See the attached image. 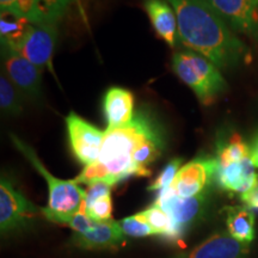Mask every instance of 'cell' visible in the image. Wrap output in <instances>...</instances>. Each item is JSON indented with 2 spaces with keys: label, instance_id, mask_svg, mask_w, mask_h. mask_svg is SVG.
Wrapping results in <instances>:
<instances>
[{
  "label": "cell",
  "instance_id": "obj_3",
  "mask_svg": "<svg viewBox=\"0 0 258 258\" xmlns=\"http://www.w3.org/2000/svg\"><path fill=\"white\" fill-rule=\"evenodd\" d=\"M10 138L15 146L23 153L24 157H27L31 165L47 180L49 189V203L47 208L42 209V214L57 224L69 225L71 219L85 203L86 190L80 188L76 180H62L50 175L38 159L35 151L28 144L15 134H10Z\"/></svg>",
  "mask_w": 258,
  "mask_h": 258
},
{
  "label": "cell",
  "instance_id": "obj_14",
  "mask_svg": "<svg viewBox=\"0 0 258 258\" xmlns=\"http://www.w3.org/2000/svg\"><path fill=\"white\" fill-rule=\"evenodd\" d=\"M106 131L128 124L134 117V95L129 90L110 88L103 97Z\"/></svg>",
  "mask_w": 258,
  "mask_h": 258
},
{
  "label": "cell",
  "instance_id": "obj_4",
  "mask_svg": "<svg viewBox=\"0 0 258 258\" xmlns=\"http://www.w3.org/2000/svg\"><path fill=\"white\" fill-rule=\"evenodd\" d=\"M176 76L195 92L200 102L211 104L227 88L220 70L205 56L192 50L178 51L172 57Z\"/></svg>",
  "mask_w": 258,
  "mask_h": 258
},
{
  "label": "cell",
  "instance_id": "obj_18",
  "mask_svg": "<svg viewBox=\"0 0 258 258\" xmlns=\"http://www.w3.org/2000/svg\"><path fill=\"white\" fill-rule=\"evenodd\" d=\"M228 232L232 237L249 244L254 237V215L247 207H227Z\"/></svg>",
  "mask_w": 258,
  "mask_h": 258
},
{
  "label": "cell",
  "instance_id": "obj_23",
  "mask_svg": "<svg viewBox=\"0 0 258 258\" xmlns=\"http://www.w3.org/2000/svg\"><path fill=\"white\" fill-rule=\"evenodd\" d=\"M120 225L122 227V231L124 232V234L129 235V237L141 238L154 234L151 226L147 224V221L145 220L141 213L123 219L120 222Z\"/></svg>",
  "mask_w": 258,
  "mask_h": 258
},
{
  "label": "cell",
  "instance_id": "obj_24",
  "mask_svg": "<svg viewBox=\"0 0 258 258\" xmlns=\"http://www.w3.org/2000/svg\"><path fill=\"white\" fill-rule=\"evenodd\" d=\"M180 165H182V159L180 158H175L170 161L167 165L164 167L163 171L159 173V176L157 177L156 180L148 186L150 190H156V191H164V190L169 189L171 184L175 180L177 173L180 169Z\"/></svg>",
  "mask_w": 258,
  "mask_h": 258
},
{
  "label": "cell",
  "instance_id": "obj_21",
  "mask_svg": "<svg viewBox=\"0 0 258 258\" xmlns=\"http://www.w3.org/2000/svg\"><path fill=\"white\" fill-rule=\"evenodd\" d=\"M250 158V146L241 139L239 134L234 133L218 151V165L224 166Z\"/></svg>",
  "mask_w": 258,
  "mask_h": 258
},
{
  "label": "cell",
  "instance_id": "obj_17",
  "mask_svg": "<svg viewBox=\"0 0 258 258\" xmlns=\"http://www.w3.org/2000/svg\"><path fill=\"white\" fill-rule=\"evenodd\" d=\"M145 10L157 35L171 48L175 47L178 37V25L173 9L166 0H145Z\"/></svg>",
  "mask_w": 258,
  "mask_h": 258
},
{
  "label": "cell",
  "instance_id": "obj_16",
  "mask_svg": "<svg viewBox=\"0 0 258 258\" xmlns=\"http://www.w3.org/2000/svg\"><path fill=\"white\" fill-rule=\"evenodd\" d=\"M249 244L237 240L231 234L217 233L202 241L184 258H244Z\"/></svg>",
  "mask_w": 258,
  "mask_h": 258
},
{
  "label": "cell",
  "instance_id": "obj_26",
  "mask_svg": "<svg viewBox=\"0 0 258 258\" xmlns=\"http://www.w3.org/2000/svg\"><path fill=\"white\" fill-rule=\"evenodd\" d=\"M93 224H95V221L89 217L85 208V203H84V206L79 209V212L76 213L74 217L71 219L69 225L73 228V231L76 232L77 234H83L85 233L86 231H89L93 226Z\"/></svg>",
  "mask_w": 258,
  "mask_h": 258
},
{
  "label": "cell",
  "instance_id": "obj_1",
  "mask_svg": "<svg viewBox=\"0 0 258 258\" xmlns=\"http://www.w3.org/2000/svg\"><path fill=\"white\" fill-rule=\"evenodd\" d=\"M166 2L176 14L178 40L189 50L205 56L219 70L234 69L249 55L243 41L207 0Z\"/></svg>",
  "mask_w": 258,
  "mask_h": 258
},
{
  "label": "cell",
  "instance_id": "obj_9",
  "mask_svg": "<svg viewBox=\"0 0 258 258\" xmlns=\"http://www.w3.org/2000/svg\"><path fill=\"white\" fill-rule=\"evenodd\" d=\"M70 0H0L5 14L24 18L30 23H56L63 16Z\"/></svg>",
  "mask_w": 258,
  "mask_h": 258
},
{
  "label": "cell",
  "instance_id": "obj_25",
  "mask_svg": "<svg viewBox=\"0 0 258 258\" xmlns=\"http://www.w3.org/2000/svg\"><path fill=\"white\" fill-rule=\"evenodd\" d=\"M86 212L89 217L93 221H108L111 220V212H112V202H111V194L102 196L97 199L91 205L85 206Z\"/></svg>",
  "mask_w": 258,
  "mask_h": 258
},
{
  "label": "cell",
  "instance_id": "obj_12",
  "mask_svg": "<svg viewBox=\"0 0 258 258\" xmlns=\"http://www.w3.org/2000/svg\"><path fill=\"white\" fill-rule=\"evenodd\" d=\"M205 203V192L192 198H179L169 188L159 192L154 205L159 206L170 215L177 231L182 234L186 226H189L201 215Z\"/></svg>",
  "mask_w": 258,
  "mask_h": 258
},
{
  "label": "cell",
  "instance_id": "obj_10",
  "mask_svg": "<svg viewBox=\"0 0 258 258\" xmlns=\"http://www.w3.org/2000/svg\"><path fill=\"white\" fill-rule=\"evenodd\" d=\"M217 167V158H200L189 161L186 165L180 167L170 189L179 198L200 195L209 180L214 178Z\"/></svg>",
  "mask_w": 258,
  "mask_h": 258
},
{
  "label": "cell",
  "instance_id": "obj_2",
  "mask_svg": "<svg viewBox=\"0 0 258 258\" xmlns=\"http://www.w3.org/2000/svg\"><path fill=\"white\" fill-rule=\"evenodd\" d=\"M157 127L159 124L150 112L138 110L128 124L106 131L98 159L85 166L74 180L86 185L95 182L115 185L131 176H141L133 163V154L144 139Z\"/></svg>",
  "mask_w": 258,
  "mask_h": 258
},
{
  "label": "cell",
  "instance_id": "obj_22",
  "mask_svg": "<svg viewBox=\"0 0 258 258\" xmlns=\"http://www.w3.org/2000/svg\"><path fill=\"white\" fill-rule=\"evenodd\" d=\"M24 96L19 90L11 83L4 73L0 77V106L3 114L6 116H18L23 111Z\"/></svg>",
  "mask_w": 258,
  "mask_h": 258
},
{
  "label": "cell",
  "instance_id": "obj_29",
  "mask_svg": "<svg viewBox=\"0 0 258 258\" xmlns=\"http://www.w3.org/2000/svg\"><path fill=\"white\" fill-rule=\"evenodd\" d=\"M250 160L254 167H258V132L254 134L250 145Z\"/></svg>",
  "mask_w": 258,
  "mask_h": 258
},
{
  "label": "cell",
  "instance_id": "obj_28",
  "mask_svg": "<svg viewBox=\"0 0 258 258\" xmlns=\"http://www.w3.org/2000/svg\"><path fill=\"white\" fill-rule=\"evenodd\" d=\"M241 201L244 202L245 207L258 211V184L254 185L249 191L241 194Z\"/></svg>",
  "mask_w": 258,
  "mask_h": 258
},
{
  "label": "cell",
  "instance_id": "obj_8",
  "mask_svg": "<svg viewBox=\"0 0 258 258\" xmlns=\"http://www.w3.org/2000/svg\"><path fill=\"white\" fill-rule=\"evenodd\" d=\"M40 208L22 195L9 179L2 178L0 183V227L2 232L23 226L36 217Z\"/></svg>",
  "mask_w": 258,
  "mask_h": 258
},
{
  "label": "cell",
  "instance_id": "obj_11",
  "mask_svg": "<svg viewBox=\"0 0 258 258\" xmlns=\"http://www.w3.org/2000/svg\"><path fill=\"white\" fill-rule=\"evenodd\" d=\"M231 27L258 40V0H207Z\"/></svg>",
  "mask_w": 258,
  "mask_h": 258
},
{
  "label": "cell",
  "instance_id": "obj_13",
  "mask_svg": "<svg viewBox=\"0 0 258 258\" xmlns=\"http://www.w3.org/2000/svg\"><path fill=\"white\" fill-rule=\"evenodd\" d=\"M214 178L220 188L227 191L244 194L258 184V175L250 158L228 165H218Z\"/></svg>",
  "mask_w": 258,
  "mask_h": 258
},
{
  "label": "cell",
  "instance_id": "obj_7",
  "mask_svg": "<svg viewBox=\"0 0 258 258\" xmlns=\"http://www.w3.org/2000/svg\"><path fill=\"white\" fill-rule=\"evenodd\" d=\"M64 121L74 157L85 166L96 163L101 153L104 132L73 111L70 112Z\"/></svg>",
  "mask_w": 258,
  "mask_h": 258
},
{
  "label": "cell",
  "instance_id": "obj_20",
  "mask_svg": "<svg viewBox=\"0 0 258 258\" xmlns=\"http://www.w3.org/2000/svg\"><path fill=\"white\" fill-rule=\"evenodd\" d=\"M30 22L17 16L2 12L0 18V42L15 48L24 36Z\"/></svg>",
  "mask_w": 258,
  "mask_h": 258
},
{
  "label": "cell",
  "instance_id": "obj_5",
  "mask_svg": "<svg viewBox=\"0 0 258 258\" xmlns=\"http://www.w3.org/2000/svg\"><path fill=\"white\" fill-rule=\"evenodd\" d=\"M2 61L5 76L19 91L34 101L42 98V72L15 48L2 42Z\"/></svg>",
  "mask_w": 258,
  "mask_h": 258
},
{
  "label": "cell",
  "instance_id": "obj_27",
  "mask_svg": "<svg viewBox=\"0 0 258 258\" xmlns=\"http://www.w3.org/2000/svg\"><path fill=\"white\" fill-rule=\"evenodd\" d=\"M89 188L86 190V199H85V206L91 205L93 201L97 199L102 198V196L109 195L111 194V186L110 184L105 182H95L92 184L88 185Z\"/></svg>",
  "mask_w": 258,
  "mask_h": 258
},
{
  "label": "cell",
  "instance_id": "obj_15",
  "mask_svg": "<svg viewBox=\"0 0 258 258\" xmlns=\"http://www.w3.org/2000/svg\"><path fill=\"white\" fill-rule=\"evenodd\" d=\"M125 234L120 222L111 220L95 221L89 231L83 234H74V241L83 249L101 250L117 247L124 241Z\"/></svg>",
  "mask_w": 258,
  "mask_h": 258
},
{
  "label": "cell",
  "instance_id": "obj_6",
  "mask_svg": "<svg viewBox=\"0 0 258 258\" xmlns=\"http://www.w3.org/2000/svg\"><path fill=\"white\" fill-rule=\"evenodd\" d=\"M57 40V24L30 23L24 36L15 47L24 57L37 66L41 71L53 72L51 60Z\"/></svg>",
  "mask_w": 258,
  "mask_h": 258
},
{
  "label": "cell",
  "instance_id": "obj_19",
  "mask_svg": "<svg viewBox=\"0 0 258 258\" xmlns=\"http://www.w3.org/2000/svg\"><path fill=\"white\" fill-rule=\"evenodd\" d=\"M145 220L151 226L154 234H160L170 239H178L180 233L177 231L172 219L167 213L161 209L159 206L153 205L144 212H141Z\"/></svg>",
  "mask_w": 258,
  "mask_h": 258
}]
</instances>
